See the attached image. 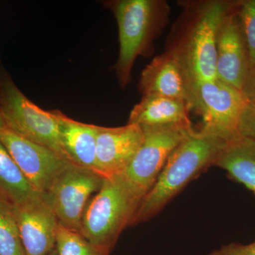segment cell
I'll list each match as a JSON object with an SVG mask.
<instances>
[{"label": "cell", "mask_w": 255, "mask_h": 255, "mask_svg": "<svg viewBox=\"0 0 255 255\" xmlns=\"http://www.w3.org/2000/svg\"><path fill=\"white\" fill-rule=\"evenodd\" d=\"M238 1L209 0L184 4L167 50L179 60L191 85L216 79L218 34Z\"/></svg>", "instance_id": "obj_1"}, {"label": "cell", "mask_w": 255, "mask_h": 255, "mask_svg": "<svg viewBox=\"0 0 255 255\" xmlns=\"http://www.w3.org/2000/svg\"><path fill=\"white\" fill-rule=\"evenodd\" d=\"M229 142L205 129L193 128L169 155L153 187L140 202L131 226L159 214L193 179L214 165Z\"/></svg>", "instance_id": "obj_2"}, {"label": "cell", "mask_w": 255, "mask_h": 255, "mask_svg": "<svg viewBox=\"0 0 255 255\" xmlns=\"http://www.w3.org/2000/svg\"><path fill=\"white\" fill-rule=\"evenodd\" d=\"M119 28V54L115 70L121 87L131 78L137 57L149 56L153 43L167 24L169 6L163 0H117L109 1Z\"/></svg>", "instance_id": "obj_3"}, {"label": "cell", "mask_w": 255, "mask_h": 255, "mask_svg": "<svg viewBox=\"0 0 255 255\" xmlns=\"http://www.w3.org/2000/svg\"><path fill=\"white\" fill-rule=\"evenodd\" d=\"M141 201L123 174L105 179L85 208L80 233L95 246L112 252L122 231L131 226Z\"/></svg>", "instance_id": "obj_4"}, {"label": "cell", "mask_w": 255, "mask_h": 255, "mask_svg": "<svg viewBox=\"0 0 255 255\" xmlns=\"http://www.w3.org/2000/svg\"><path fill=\"white\" fill-rule=\"evenodd\" d=\"M0 113L5 128L71 162L64 148L55 110L47 112L33 104L9 77L0 79Z\"/></svg>", "instance_id": "obj_5"}, {"label": "cell", "mask_w": 255, "mask_h": 255, "mask_svg": "<svg viewBox=\"0 0 255 255\" xmlns=\"http://www.w3.org/2000/svg\"><path fill=\"white\" fill-rule=\"evenodd\" d=\"M249 102L241 90L216 79L191 86V110L202 117L201 128L226 140L241 136L240 124Z\"/></svg>", "instance_id": "obj_6"}, {"label": "cell", "mask_w": 255, "mask_h": 255, "mask_svg": "<svg viewBox=\"0 0 255 255\" xmlns=\"http://www.w3.org/2000/svg\"><path fill=\"white\" fill-rule=\"evenodd\" d=\"M140 127L143 141L121 174L142 200L153 187L169 155L193 127L181 124Z\"/></svg>", "instance_id": "obj_7"}, {"label": "cell", "mask_w": 255, "mask_h": 255, "mask_svg": "<svg viewBox=\"0 0 255 255\" xmlns=\"http://www.w3.org/2000/svg\"><path fill=\"white\" fill-rule=\"evenodd\" d=\"M105 178L93 171L71 164L45 195L65 227L80 232L84 211L92 194L98 192Z\"/></svg>", "instance_id": "obj_8"}, {"label": "cell", "mask_w": 255, "mask_h": 255, "mask_svg": "<svg viewBox=\"0 0 255 255\" xmlns=\"http://www.w3.org/2000/svg\"><path fill=\"white\" fill-rule=\"evenodd\" d=\"M0 142L31 187L43 196L73 164L54 151L26 140L5 127L0 128Z\"/></svg>", "instance_id": "obj_9"}, {"label": "cell", "mask_w": 255, "mask_h": 255, "mask_svg": "<svg viewBox=\"0 0 255 255\" xmlns=\"http://www.w3.org/2000/svg\"><path fill=\"white\" fill-rule=\"evenodd\" d=\"M237 6L226 16L219 29L216 73V79L242 91L249 73L250 61Z\"/></svg>", "instance_id": "obj_10"}, {"label": "cell", "mask_w": 255, "mask_h": 255, "mask_svg": "<svg viewBox=\"0 0 255 255\" xmlns=\"http://www.w3.org/2000/svg\"><path fill=\"white\" fill-rule=\"evenodd\" d=\"M144 134L137 124L121 127H99L97 137V170L107 179L122 173L138 150Z\"/></svg>", "instance_id": "obj_11"}, {"label": "cell", "mask_w": 255, "mask_h": 255, "mask_svg": "<svg viewBox=\"0 0 255 255\" xmlns=\"http://www.w3.org/2000/svg\"><path fill=\"white\" fill-rule=\"evenodd\" d=\"M26 255H48L55 248L58 221L45 196L11 206Z\"/></svg>", "instance_id": "obj_12"}, {"label": "cell", "mask_w": 255, "mask_h": 255, "mask_svg": "<svg viewBox=\"0 0 255 255\" xmlns=\"http://www.w3.org/2000/svg\"><path fill=\"white\" fill-rule=\"evenodd\" d=\"M139 90L142 95H155L181 101L190 109V82L177 57L168 50L156 56L142 70Z\"/></svg>", "instance_id": "obj_13"}, {"label": "cell", "mask_w": 255, "mask_h": 255, "mask_svg": "<svg viewBox=\"0 0 255 255\" xmlns=\"http://www.w3.org/2000/svg\"><path fill=\"white\" fill-rule=\"evenodd\" d=\"M55 112L60 121L64 148L72 163L98 174L96 158L98 126L81 123L59 110Z\"/></svg>", "instance_id": "obj_14"}, {"label": "cell", "mask_w": 255, "mask_h": 255, "mask_svg": "<svg viewBox=\"0 0 255 255\" xmlns=\"http://www.w3.org/2000/svg\"><path fill=\"white\" fill-rule=\"evenodd\" d=\"M189 106L181 101L155 95H142L140 102L134 106L128 124L140 127L191 125Z\"/></svg>", "instance_id": "obj_15"}, {"label": "cell", "mask_w": 255, "mask_h": 255, "mask_svg": "<svg viewBox=\"0 0 255 255\" xmlns=\"http://www.w3.org/2000/svg\"><path fill=\"white\" fill-rule=\"evenodd\" d=\"M224 169L233 180L255 194V142L239 136L231 140L214 164Z\"/></svg>", "instance_id": "obj_16"}, {"label": "cell", "mask_w": 255, "mask_h": 255, "mask_svg": "<svg viewBox=\"0 0 255 255\" xmlns=\"http://www.w3.org/2000/svg\"><path fill=\"white\" fill-rule=\"evenodd\" d=\"M42 196L31 187L0 142V196L10 205L16 206L31 202Z\"/></svg>", "instance_id": "obj_17"}, {"label": "cell", "mask_w": 255, "mask_h": 255, "mask_svg": "<svg viewBox=\"0 0 255 255\" xmlns=\"http://www.w3.org/2000/svg\"><path fill=\"white\" fill-rule=\"evenodd\" d=\"M58 255H110L111 252L95 246L80 232L65 227L58 222L55 238Z\"/></svg>", "instance_id": "obj_18"}, {"label": "cell", "mask_w": 255, "mask_h": 255, "mask_svg": "<svg viewBox=\"0 0 255 255\" xmlns=\"http://www.w3.org/2000/svg\"><path fill=\"white\" fill-rule=\"evenodd\" d=\"M0 255H26L11 206L1 196Z\"/></svg>", "instance_id": "obj_19"}, {"label": "cell", "mask_w": 255, "mask_h": 255, "mask_svg": "<svg viewBox=\"0 0 255 255\" xmlns=\"http://www.w3.org/2000/svg\"><path fill=\"white\" fill-rule=\"evenodd\" d=\"M237 14L248 48L251 70L255 65V0L238 1Z\"/></svg>", "instance_id": "obj_20"}, {"label": "cell", "mask_w": 255, "mask_h": 255, "mask_svg": "<svg viewBox=\"0 0 255 255\" xmlns=\"http://www.w3.org/2000/svg\"><path fill=\"white\" fill-rule=\"evenodd\" d=\"M207 255H255V241L248 245L231 243Z\"/></svg>", "instance_id": "obj_21"}, {"label": "cell", "mask_w": 255, "mask_h": 255, "mask_svg": "<svg viewBox=\"0 0 255 255\" xmlns=\"http://www.w3.org/2000/svg\"><path fill=\"white\" fill-rule=\"evenodd\" d=\"M240 134L255 142V107L249 105L243 114L240 124Z\"/></svg>", "instance_id": "obj_22"}, {"label": "cell", "mask_w": 255, "mask_h": 255, "mask_svg": "<svg viewBox=\"0 0 255 255\" xmlns=\"http://www.w3.org/2000/svg\"><path fill=\"white\" fill-rule=\"evenodd\" d=\"M249 105L255 107V65L250 70L243 90Z\"/></svg>", "instance_id": "obj_23"}, {"label": "cell", "mask_w": 255, "mask_h": 255, "mask_svg": "<svg viewBox=\"0 0 255 255\" xmlns=\"http://www.w3.org/2000/svg\"><path fill=\"white\" fill-rule=\"evenodd\" d=\"M4 127V123H3L2 119H1V113H0V128Z\"/></svg>", "instance_id": "obj_24"}, {"label": "cell", "mask_w": 255, "mask_h": 255, "mask_svg": "<svg viewBox=\"0 0 255 255\" xmlns=\"http://www.w3.org/2000/svg\"><path fill=\"white\" fill-rule=\"evenodd\" d=\"M48 255H58V253H57L56 250H55V248L54 250H53V251L51 252V253H50V254H48Z\"/></svg>", "instance_id": "obj_25"}]
</instances>
